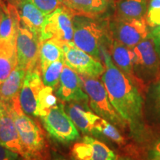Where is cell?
I'll return each mask as SVG.
<instances>
[{"mask_svg": "<svg viewBox=\"0 0 160 160\" xmlns=\"http://www.w3.org/2000/svg\"><path fill=\"white\" fill-rule=\"evenodd\" d=\"M40 65L26 71L23 85L19 93V102L25 114L38 117L37 97L40 90L44 86Z\"/></svg>", "mask_w": 160, "mask_h": 160, "instance_id": "7c38bea8", "label": "cell"}, {"mask_svg": "<svg viewBox=\"0 0 160 160\" xmlns=\"http://www.w3.org/2000/svg\"><path fill=\"white\" fill-rule=\"evenodd\" d=\"M17 66V51H0V85Z\"/></svg>", "mask_w": 160, "mask_h": 160, "instance_id": "484cf974", "label": "cell"}, {"mask_svg": "<svg viewBox=\"0 0 160 160\" xmlns=\"http://www.w3.org/2000/svg\"><path fill=\"white\" fill-rule=\"evenodd\" d=\"M0 23H1V5H0Z\"/></svg>", "mask_w": 160, "mask_h": 160, "instance_id": "d590c367", "label": "cell"}, {"mask_svg": "<svg viewBox=\"0 0 160 160\" xmlns=\"http://www.w3.org/2000/svg\"><path fill=\"white\" fill-rule=\"evenodd\" d=\"M65 64L82 77L97 78L103 74L105 67L99 60L79 49L73 42L62 45Z\"/></svg>", "mask_w": 160, "mask_h": 160, "instance_id": "30bf717a", "label": "cell"}, {"mask_svg": "<svg viewBox=\"0 0 160 160\" xmlns=\"http://www.w3.org/2000/svg\"><path fill=\"white\" fill-rule=\"evenodd\" d=\"M65 65V57L62 58L48 66L42 71L44 85L49 86L55 89L59 82L60 76Z\"/></svg>", "mask_w": 160, "mask_h": 160, "instance_id": "cb8c5ba5", "label": "cell"}, {"mask_svg": "<svg viewBox=\"0 0 160 160\" xmlns=\"http://www.w3.org/2000/svg\"><path fill=\"white\" fill-rule=\"evenodd\" d=\"M154 98L158 108L160 111V79L158 80L154 86Z\"/></svg>", "mask_w": 160, "mask_h": 160, "instance_id": "1f68e13d", "label": "cell"}, {"mask_svg": "<svg viewBox=\"0 0 160 160\" xmlns=\"http://www.w3.org/2000/svg\"><path fill=\"white\" fill-rule=\"evenodd\" d=\"M25 73V70L17 66L0 85V101L4 105L10 106L17 98L19 97Z\"/></svg>", "mask_w": 160, "mask_h": 160, "instance_id": "d6986e66", "label": "cell"}, {"mask_svg": "<svg viewBox=\"0 0 160 160\" xmlns=\"http://www.w3.org/2000/svg\"><path fill=\"white\" fill-rule=\"evenodd\" d=\"M4 108H5V105H3V103L0 101V117H1L2 113V111L4 110Z\"/></svg>", "mask_w": 160, "mask_h": 160, "instance_id": "836d02e7", "label": "cell"}, {"mask_svg": "<svg viewBox=\"0 0 160 160\" xmlns=\"http://www.w3.org/2000/svg\"><path fill=\"white\" fill-rule=\"evenodd\" d=\"M65 57L62 46L52 39L42 41L39 61L42 71L51 63Z\"/></svg>", "mask_w": 160, "mask_h": 160, "instance_id": "7402d4cb", "label": "cell"}, {"mask_svg": "<svg viewBox=\"0 0 160 160\" xmlns=\"http://www.w3.org/2000/svg\"><path fill=\"white\" fill-rule=\"evenodd\" d=\"M12 4L17 8L20 25L40 37L46 15L32 2L31 0H14Z\"/></svg>", "mask_w": 160, "mask_h": 160, "instance_id": "2e32d148", "label": "cell"}, {"mask_svg": "<svg viewBox=\"0 0 160 160\" xmlns=\"http://www.w3.org/2000/svg\"><path fill=\"white\" fill-rule=\"evenodd\" d=\"M95 19L74 15L73 19V43L79 49L101 61L105 31L103 26Z\"/></svg>", "mask_w": 160, "mask_h": 160, "instance_id": "3957f363", "label": "cell"}, {"mask_svg": "<svg viewBox=\"0 0 160 160\" xmlns=\"http://www.w3.org/2000/svg\"><path fill=\"white\" fill-rule=\"evenodd\" d=\"M83 82L77 73L65 64L62 71L59 87L56 95L62 102H89V98L84 91Z\"/></svg>", "mask_w": 160, "mask_h": 160, "instance_id": "4fadbf2b", "label": "cell"}, {"mask_svg": "<svg viewBox=\"0 0 160 160\" xmlns=\"http://www.w3.org/2000/svg\"><path fill=\"white\" fill-rule=\"evenodd\" d=\"M105 71L102 82L110 101L129 127L132 137L138 142L147 137L143 115V97L137 84L115 65L105 47L102 48Z\"/></svg>", "mask_w": 160, "mask_h": 160, "instance_id": "6da1fadb", "label": "cell"}, {"mask_svg": "<svg viewBox=\"0 0 160 160\" xmlns=\"http://www.w3.org/2000/svg\"><path fill=\"white\" fill-rule=\"evenodd\" d=\"M82 79L84 90L88 96L90 108L92 111L112 125L122 130L125 129L127 123L111 104L103 83L97 78L82 77Z\"/></svg>", "mask_w": 160, "mask_h": 160, "instance_id": "277c9868", "label": "cell"}, {"mask_svg": "<svg viewBox=\"0 0 160 160\" xmlns=\"http://www.w3.org/2000/svg\"><path fill=\"white\" fill-rule=\"evenodd\" d=\"M146 20L151 27L160 25V0L150 1Z\"/></svg>", "mask_w": 160, "mask_h": 160, "instance_id": "4316f807", "label": "cell"}, {"mask_svg": "<svg viewBox=\"0 0 160 160\" xmlns=\"http://www.w3.org/2000/svg\"><path fill=\"white\" fill-rule=\"evenodd\" d=\"M73 12L63 4L46 15L41 30V41L52 39L62 46L73 42Z\"/></svg>", "mask_w": 160, "mask_h": 160, "instance_id": "8992f818", "label": "cell"}, {"mask_svg": "<svg viewBox=\"0 0 160 160\" xmlns=\"http://www.w3.org/2000/svg\"><path fill=\"white\" fill-rule=\"evenodd\" d=\"M111 51L113 62L128 77L133 79L141 88L139 81L135 75L133 64L134 53L132 48L114 39L111 44Z\"/></svg>", "mask_w": 160, "mask_h": 160, "instance_id": "ac0fdd59", "label": "cell"}, {"mask_svg": "<svg viewBox=\"0 0 160 160\" xmlns=\"http://www.w3.org/2000/svg\"><path fill=\"white\" fill-rule=\"evenodd\" d=\"M14 120L24 151V160H46L49 157L45 135L37 122L22 109L19 97L6 106Z\"/></svg>", "mask_w": 160, "mask_h": 160, "instance_id": "7a4b0ae2", "label": "cell"}, {"mask_svg": "<svg viewBox=\"0 0 160 160\" xmlns=\"http://www.w3.org/2000/svg\"><path fill=\"white\" fill-rule=\"evenodd\" d=\"M41 119L48 134L58 142L67 144L79 139V131L62 104H57L51 108Z\"/></svg>", "mask_w": 160, "mask_h": 160, "instance_id": "52a82bcc", "label": "cell"}, {"mask_svg": "<svg viewBox=\"0 0 160 160\" xmlns=\"http://www.w3.org/2000/svg\"><path fill=\"white\" fill-rule=\"evenodd\" d=\"M31 2L45 15L50 14L62 5L61 0H31Z\"/></svg>", "mask_w": 160, "mask_h": 160, "instance_id": "83f0119b", "label": "cell"}, {"mask_svg": "<svg viewBox=\"0 0 160 160\" xmlns=\"http://www.w3.org/2000/svg\"><path fill=\"white\" fill-rule=\"evenodd\" d=\"M110 31L113 39L133 48L148 37V23L145 18L124 19L116 18L110 23Z\"/></svg>", "mask_w": 160, "mask_h": 160, "instance_id": "ba28073f", "label": "cell"}, {"mask_svg": "<svg viewBox=\"0 0 160 160\" xmlns=\"http://www.w3.org/2000/svg\"><path fill=\"white\" fill-rule=\"evenodd\" d=\"M147 160H160V140L156 142L154 145L149 150Z\"/></svg>", "mask_w": 160, "mask_h": 160, "instance_id": "4dcf8cb0", "label": "cell"}, {"mask_svg": "<svg viewBox=\"0 0 160 160\" xmlns=\"http://www.w3.org/2000/svg\"><path fill=\"white\" fill-rule=\"evenodd\" d=\"M0 144L24 157V151L14 120L6 106L0 117Z\"/></svg>", "mask_w": 160, "mask_h": 160, "instance_id": "e0dca14e", "label": "cell"}, {"mask_svg": "<svg viewBox=\"0 0 160 160\" xmlns=\"http://www.w3.org/2000/svg\"><path fill=\"white\" fill-rule=\"evenodd\" d=\"M150 36L153 40L156 50L160 58V25L153 27V28L150 31Z\"/></svg>", "mask_w": 160, "mask_h": 160, "instance_id": "f546056e", "label": "cell"}, {"mask_svg": "<svg viewBox=\"0 0 160 160\" xmlns=\"http://www.w3.org/2000/svg\"><path fill=\"white\" fill-rule=\"evenodd\" d=\"M87 103L83 102H70V103L64 106V109L82 133L87 135L98 136L94 125L99 116L96 115L88 107Z\"/></svg>", "mask_w": 160, "mask_h": 160, "instance_id": "9a60e30c", "label": "cell"}, {"mask_svg": "<svg viewBox=\"0 0 160 160\" xmlns=\"http://www.w3.org/2000/svg\"><path fill=\"white\" fill-rule=\"evenodd\" d=\"M117 18L139 19L145 18L148 12L147 0H119L117 5Z\"/></svg>", "mask_w": 160, "mask_h": 160, "instance_id": "44dd1931", "label": "cell"}, {"mask_svg": "<svg viewBox=\"0 0 160 160\" xmlns=\"http://www.w3.org/2000/svg\"><path fill=\"white\" fill-rule=\"evenodd\" d=\"M0 160H24L19 153L6 148L0 144Z\"/></svg>", "mask_w": 160, "mask_h": 160, "instance_id": "f1b7e54d", "label": "cell"}, {"mask_svg": "<svg viewBox=\"0 0 160 160\" xmlns=\"http://www.w3.org/2000/svg\"><path fill=\"white\" fill-rule=\"evenodd\" d=\"M57 104V99L53 94V88L44 85L37 97L38 117H43L51 108Z\"/></svg>", "mask_w": 160, "mask_h": 160, "instance_id": "d4e9b609", "label": "cell"}, {"mask_svg": "<svg viewBox=\"0 0 160 160\" xmlns=\"http://www.w3.org/2000/svg\"><path fill=\"white\" fill-rule=\"evenodd\" d=\"M134 72L141 88L145 83L160 79V58L154 42L149 36L133 47Z\"/></svg>", "mask_w": 160, "mask_h": 160, "instance_id": "5b68a950", "label": "cell"}, {"mask_svg": "<svg viewBox=\"0 0 160 160\" xmlns=\"http://www.w3.org/2000/svg\"><path fill=\"white\" fill-rule=\"evenodd\" d=\"M46 160H77L75 159L74 158H72V159H69V158H66L62 156H60V155H53V156H50L48 157V159Z\"/></svg>", "mask_w": 160, "mask_h": 160, "instance_id": "d6a6232c", "label": "cell"}, {"mask_svg": "<svg viewBox=\"0 0 160 160\" xmlns=\"http://www.w3.org/2000/svg\"><path fill=\"white\" fill-rule=\"evenodd\" d=\"M74 15L96 18L108 8V0H61Z\"/></svg>", "mask_w": 160, "mask_h": 160, "instance_id": "ffe728a7", "label": "cell"}, {"mask_svg": "<svg viewBox=\"0 0 160 160\" xmlns=\"http://www.w3.org/2000/svg\"><path fill=\"white\" fill-rule=\"evenodd\" d=\"M0 51H14L20 19L17 8L13 4L0 0Z\"/></svg>", "mask_w": 160, "mask_h": 160, "instance_id": "8fae6325", "label": "cell"}, {"mask_svg": "<svg viewBox=\"0 0 160 160\" xmlns=\"http://www.w3.org/2000/svg\"><path fill=\"white\" fill-rule=\"evenodd\" d=\"M41 43L39 37L20 25L16 42L18 67L28 71L40 65Z\"/></svg>", "mask_w": 160, "mask_h": 160, "instance_id": "9c48e42d", "label": "cell"}, {"mask_svg": "<svg viewBox=\"0 0 160 160\" xmlns=\"http://www.w3.org/2000/svg\"><path fill=\"white\" fill-rule=\"evenodd\" d=\"M73 158L77 160H117V155L102 142L89 135L84 136L71 148Z\"/></svg>", "mask_w": 160, "mask_h": 160, "instance_id": "5bb4252c", "label": "cell"}, {"mask_svg": "<svg viewBox=\"0 0 160 160\" xmlns=\"http://www.w3.org/2000/svg\"><path fill=\"white\" fill-rule=\"evenodd\" d=\"M94 128L97 134H102L105 137L108 138L119 145H123L125 143V139L122 136L120 132L117 129L114 125L107 120L99 117L96 121Z\"/></svg>", "mask_w": 160, "mask_h": 160, "instance_id": "603a6c76", "label": "cell"}, {"mask_svg": "<svg viewBox=\"0 0 160 160\" xmlns=\"http://www.w3.org/2000/svg\"><path fill=\"white\" fill-rule=\"evenodd\" d=\"M117 160H136L129 157H118Z\"/></svg>", "mask_w": 160, "mask_h": 160, "instance_id": "e575fe53", "label": "cell"}]
</instances>
